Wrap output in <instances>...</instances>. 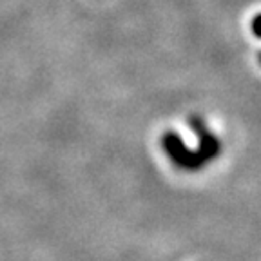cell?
<instances>
[{
  "mask_svg": "<svg viewBox=\"0 0 261 261\" xmlns=\"http://www.w3.org/2000/svg\"><path fill=\"white\" fill-rule=\"evenodd\" d=\"M163 147L178 167L194 171V169H200L203 165V162L200 160V156L196 154V151H191L176 133H167L163 136Z\"/></svg>",
  "mask_w": 261,
  "mask_h": 261,
  "instance_id": "cell-1",
  "label": "cell"
},
{
  "mask_svg": "<svg viewBox=\"0 0 261 261\" xmlns=\"http://www.w3.org/2000/svg\"><path fill=\"white\" fill-rule=\"evenodd\" d=\"M191 127H192V130L196 133V136H198V140H200V147H198L196 154L200 156L201 162L207 163V162H211L212 158H216V156L220 154V151H221L220 140L212 135V133H208V129L205 127L203 120L191 118Z\"/></svg>",
  "mask_w": 261,
  "mask_h": 261,
  "instance_id": "cell-2",
  "label": "cell"
}]
</instances>
